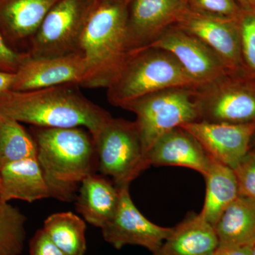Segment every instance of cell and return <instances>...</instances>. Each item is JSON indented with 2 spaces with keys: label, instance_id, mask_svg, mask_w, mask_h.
<instances>
[{
  "label": "cell",
  "instance_id": "6da1fadb",
  "mask_svg": "<svg viewBox=\"0 0 255 255\" xmlns=\"http://www.w3.org/2000/svg\"><path fill=\"white\" fill-rule=\"evenodd\" d=\"M80 87L65 84L29 91L9 90L0 95V114L31 127L85 128L94 137L112 115L87 98Z\"/></svg>",
  "mask_w": 255,
  "mask_h": 255
},
{
  "label": "cell",
  "instance_id": "7a4b0ae2",
  "mask_svg": "<svg viewBox=\"0 0 255 255\" xmlns=\"http://www.w3.org/2000/svg\"><path fill=\"white\" fill-rule=\"evenodd\" d=\"M29 131L50 198L63 202L76 200L82 181L99 171L92 134L82 127H31Z\"/></svg>",
  "mask_w": 255,
  "mask_h": 255
},
{
  "label": "cell",
  "instance_id": "3957f363",
  "mask_svg": "<svg viewBox=\"0 0 255 255\" xmlns=\"http://www.w3.org/2000/svg\"><path fill=\"white\" fill-rule=\"evenodd\" d=\"M129 0H100L82 35L80 52L87 70L82 87L107 88L128 55Z\"/></svg>",
  "mask_w": 255,
  "mask_h": 255
},
{
  "label": "cell",
  "instance_id": "277c9868",
  "mask_svg": "<svg viewBox=\"0 0 255 255\" xmlns=\"http://www.w3.org/2000/svg\"><path fill=\"white\" fill-rule=\"evenodd\" d=\"M174 87H196L182 65L167 50L147 47L128 55L107 87L111 105L126 110L142 97Z\"/></svg>",
  "mask_w": 255,
  "mask_h": 255
},
{
  "label": "cell",
  "instance_id": "5b68a950",
  "mask_svg": "<svg viewBox=\"0 0 255 255\" xmlns=\"http://www.w3.org/2000/svg\"><path fill=\"white\" fill-rule=\"evenodd\" d=\"M93 138L99 171L118 188L130 186L150 167L135 122L112 117Z\"/></svg>",
  "mask_w": 255,
  "mask_h": 255
},
{
  "label": "cell",
  "instance_id": "8992f818",
  "mask_svg": "<svg viewBox=\"0 0 255 255\" xmlns=\"http://www.w3.org/2000/svg\"><path fill=\"white\" fill-rule=\"evenodd\" d=\"M195 87H174L142 97L126 110L136 116L146 153L160 137L184 124L199 121L194 98Z\"/></svg>",
  "mask_w": 255,
  "mask_h": 255
},
{
  "label": "cell",
  "instance_id": "52a82bcc",
  "mask_svg": "<svg viewBox=\"0 0 255 255\" xmlns=\"http://www.w3.org/2000/svg\"><path fill=\"white\" fill-rule=\"evenodd\" d=\"M100 0H59L32 38L26 53L34 58L80 52L84 31Z\"/></svg>",
  "mask_w": 255,
  "mask_h": 255
},
{
  "label": "cell",
  "instance_id": "ba28073f",
  "mask_svg": "<svg viewBox=\"0 0 255 255\" xmlns=\"http://www.w3.org/2000/svg\"><path fill=\"white\" fill-rule=\"evenodd\" d=\"M199 121L211 123L255 122V78L228 75L194 88Z\"/></svg>",
  "mask_w": 255,
  "mask_h": 255
},
{
  "label": "cell",
  "instance_id": "9c48e42d",
  "mask_svg": "<svg viewBox=\"0 0 255 255\" xmlns=\"http://www.w3.org/2000/svg\"><path fill=\"white\" fill-rule=\"evenodd\" d=\"M129 187L119 188L118 208L110 222L101 229L102 236L115 249L140 246L153 254L169 237L173 228L162 227L146 219L134 204Z\"/></svg>",
  "mask_w": 255,
  "mask_h": 255
},
{
  "label": "cell",
  "instance_id": "30bf717a",
  "mask_svg": "<svg viewBox=\"0 0 255 255\" xmlns=\"http://www.w3.org/2000/svg\"><path fill=\"white\" fill-rule=\"evenodd\" d=\"M174 26L211 48L222 60L230 75H247L242 58L238 18L216 17L189 7Z\"/></svg>",
  "mask_w": 255,
  "mask_h": 255
},
{
  "label": "cell",
  "instance_id": "8fae6325",
  "mask_svg": "<svg viewBox=\"0 0 255 255\" xmlns=\"http://www.w3.org/2000/svg\"><path fill=\"white\" fill-rule=\"evenodd\" d=\"M167 50L178 60L196 87L228 75L219 56L196 37L171 26L150 46Z\"/></svg>",
  "mask_w": 255,
  "mask_h": 255
},
{
  "label": "cell",
  "instance_id": "7c38bea8",
  "mask_svg": "<svg viewBox=\"0 0 255 255\" xmlns=\"http://www.w3.org/2000/svg\"><path fill=\"white\" fill-rule=\"evenodd\" d=\"M189 7L188 0H129L128 53L150 46L166 30L176 24Z\"/></svg>",
  "mask_w": 255,
  "mask_h": 255
},
{
  "label": "cell",
  "instance_id": "4fadbf2b",
  "mask_svg": "<svg viewBox=\"0 0 255 255\" xmlns=\"http://www.w3.org/2000/svg\"><path fill=\"white\" fill-rule=\"evenodd\" d=\"M86 70L81 52L50 58H34L27 53L14 73L11 90L29 91L65 84L82 87Z\"/></svg>",
  "mask_w": 255,
  "mask_h": 255
},
{
  "label": "cell",
  "instance_id": "5bb4252c",
  "mask_svg": "<svg viewBox=\"0 0 255 255\" xmlns=\"http://www.w3.org/2000/svg\"><path fill=\"white\" fill-rule=\"evenodd\" d=\"M180 127L194 135L209 156L232 169L249 152L255 132V122L227 124L197 121Z\"/></svg>",
  "mask_w": 255,
  "mask_h": 255
},
{
  "label": "cell",
  "instance_id": "9a60e30c",
  "mask_svg": "<svg viewBox=\"0 0 255 255\" xmlns=\"http://www.w3.org/2000/svg\"><path fill=\"white\" fill-rule=\"evenodd\" d=\"M59 0H0V34L10 46L27 52L48 11Z\"/></svg>",
  "mask_w": 255,
  "mask_h": 255
},
{
  "label": "cell",
  "instance_id": "2e32d148",
  "mask_svg": "<svg viewBox=\"0 0 255 255\" xmlns=\"http://www.w3.org/2000/svg\"><path fill=\"white\" fill-rule=\"evenodd\" d=\"M150 166L186 167L206 174L211 157L190 132L178 127L160 137L147 153Z\"/></svg>",
  "mask_w": 255,
  "mask_h": 255
},
{
  "label": "cell",
  "instance_id": "e0dca14e",
  "mask_svg": "<svg viewBox=\"0 0 255 255\" xmlns=\"http://www.w3.org/2000/svg\"><path fill=\"white\" fill-rule=\"evenodd\" d=\"M119 199L120 191L113 181L95 173L82 181L75 206L86 222L102 229L114 217Z\"/></svg>",
  "mask_w": 255,
  "mask_h": 255
},
{
  "label": "cell",
  "instance_id": "ac0fdd59",
  "mask_svg": "<svg viewBox=\"0 0 255 255\" xmlns=\"http://www.w3.org/2000/svg\"><path fill=\"white\" fill-rule=\"evenodd\" d=\"M218 246L215 228L199 214L189 216L173 228L152 255H211Z\"/></svg>",
  "mask_w": 255,
  "mask_h": 255
},
{
  "label": "cell",
  "instance_id": "d6986e66",
  "mask_svg": "<svg viewBox=\"0 0 255 255\" xmlns=\"http://www.w3.org/2000/svg\"><path fill=\"white\" fill-rule=\"evenodd\" d=\"M1 200L32 203L50 198L48 186L36 158L16 161L1 169Z\"/></svg>",
  "mask_w": 255,
  "mask_h": 255
},
{
  "label": "cell",
  "instance_id": "ffe728a7",
  "mask_svg": "<svg viewBox=\"0 0 255 255\" xmlns=\"http://www.w3.org/2000/svg\"><path fill=\"white\" fill-rule=\"evenodd\" d=\"M204 177L206 196L200 214L215 227L225 210L239 196L237 179L232 168L211 157Z\"/></svg>",
  "mask_w": 255,
  "mask_h": 255
},
{
  "label": "cell",
  "instance_id": "44dd1931",
  "mask_svg": "<svg viewBox=\"0 0 255 255\" xmlns=\"http://www.w3.org/2000/svg\"><path fill=\"white\" fill-rule=\"evenodd\" d=\"M219 246H246L255 238V200L239 196L215 226Z\"/></svg>",
  "mask_w": 255,
  "mask_h": 255
},
{
  "label": "cell",
  "instance_id": "7402d4cb",
  "mask_svg": "<svg viewBox=\"0 0 255 255\" xmlns=\"http://www.w3.org/2000/svg\"><path fill=\"white\" fill-rule=\"evenodd\" d=\"M42 229L65 254H86V223L71 211L50 215L43 222Z\"/></svg>",
  "mask_w": 255,
  "mask_h": 255
},
{
  "label": "cell",
  "instance_id": "603a6c76",
  "mask_svg": "<svg viewBox=\"0 0 255 255\" xmlns=\"http://www.w3.org/2000/svg\"><path fill=\"white\" fill-rule=\"evenodd\" d=\"M37 158V146L31 132L21 123L0 114V162L1 165Z\"/></svg>",
  "mask_w": 255,
  "mask_h": 255
},
{
  "label": "cell",
  "instance_id": "cb8c5ba5",
  "mask_svg": "<svg viewBox=\"0 0 255 255\" xmlns=\"http://www.w3.org/2000/svg\"><path fill=\"white\" fill-rule=\"evenodd\" d=\"M26 217L9 202L0 200V255H20L26 240Z\"/></svg>",
  "mask_w": 255,
  "mask_h": 255
},
{
  "label": "cell",
  "instance_id": "d4e9b609",
  "mask_svg": "<svg viewBox=\"0 0 255 255\" xmlns=\"http://www.w3.org/2000/svg\"><path fill=\"white\" fill-rule=\"evenodd\" d=\"M238 23L245 70L247 75L255 78V11L243 10Z\"/></svg>",
  "mask_w": 255,
  "mask_h": 255
},
{
  "label": "cell",
  "instance_id": "484cf974",
  "mask_svg": "<svg viewBox=\"0 0 255 255\" xmlns=\"http://www.w3.org/2000/svg\"><path fill=\"white\" fill-rule=\"evenodd\" d=\"M190 9L216 17H239L243 9L236 0H188Z\"/></svg>",
  "mask_w": 255,
  "mask_h": 255
},
{
  "label": "cell",
  "instance_id": "4316f807",
  "mask_svg": "<svg viewBox=\"0 0 255 255\" xmlns=\"http://www.w3.org/2000/svg\"><path fill=\"white\" fill-rule=\"evenodd\" d=\"M239 196L255 200V152L251 150L234 169Z\"/></svg>",
  "mask_w": 255,
  "mask_h": 255
},
{
  "label": "cell",
  "instance_id": "83f0119b",
  "mask_svg": "<svg viewBox=\"0 0 255 255\" xmlns=\"http://www.w3.org/2000/svg\"><path fill=\"white\" fill-rule=\"evenodd\" d=\"M27 55L26 52H19L9 46L4 37L0 34V70L15 73L20 64Z\"/></svg>",
  "mask_w": 255,
  "mask_h": 255
},
{
  "label": "cell",
  "instance_id": "f1b7e54d",
  "mask_svg": "<svg viewBox=\"0 0 255 255\" xmlns=\"http://www.w3.org/2000/svg\"><path fill=\"white\" fill-rule=\"evenodd\" d=\"M29 255H68L55 246L43 229H39L30 239Z\"/></svg>",
  "mask_w": 255,
  "mask_h": 255
},
{
  "label": "cell",
  "instance_id": "f546056e",
  "mask_svg": "<svg viewBox=\"0 0 255 255\" xmlns=\"http://www.w3.org/2000/svg\"><path fill=\"white\" fill-rule=\"evenodd\" d=\"M211 255H251L249 245L246 246H218Z\"/></svg>",
  "mask_w": 255,
  "mask_h": 255
},
{
  "label": "cell",
  "instance_id": "4dcf8cb0",
  "mask_svg": "<svg viewBox=\"0 0 255 255\" xmlns=\"http://www.w3.org/2000/svg\"><path fill=\"white\" fill-rule=\"evenodd\" d=\"M14 79V73H6L0 70V95L11 90Z\"/></svg>",
  "mask_w": 255,
  "mask_h": 255
},
{
  "label": "cell",
  "instance_id": "1f68e13d",
  "mask_svg": "<svg viewBox=\"0 0 255 255\" xmlns=\"http://www.w3.org/2000/svg\"><path fill=\"white\" fill-rule=\"evenodd\" d=\"M238 5L245 11H255V0H236Z\"/></svg>",
  "mask_w": 255,
  "mask_h": 255
},
{
  "label": "cell",
  "instance_id": "d6a6232c",
  "mask_svg": "<svg viewBox=\"0 0 255 255\" xmlns=\"http://www.w3.org/2000/svg\"><path fill=\"white\" fill-rule=\"evenodd\" d=\"M250 255H255V238L249 244Z\"/></svg>",
  "mask_w": 255,
  "mask_h": 255
},
{
  "label": "cell",
  "instance_id": "836d02e7",
  "mask_svg": "<svg viewBox=\"0 0 255 255\" xmlns=\"http://www.w3.org/2000/svg\"><path fill=\"white\" fill-rule=\"evenodd\" d=\"M250 150L255 152V133L253 134V137H252L251 146H250Z\"/></svg>",
  "mask_w": 255,
  "mask_h": 255
},
{
  "label": "cell",
  "instance_id": "e575fe53",
  "mask_svg": "<svg viewBox=\"0 0 255 255\" xmlns=\"http://www.w3.org/2000/svg\"><path fill=\"white\" fill-rule=\"evenodd\" d=\"M1 169H2V165L0 162V200H1Z\"/></svg>",
  "mask_w": 255,
  "mask_h": 255
}]
</instances>
